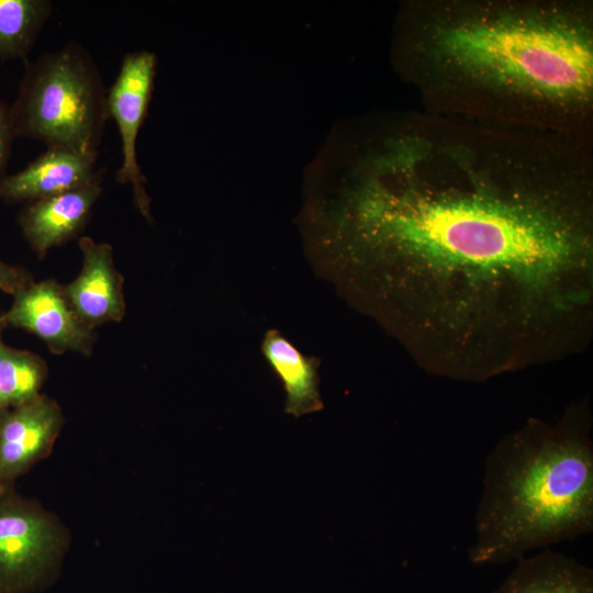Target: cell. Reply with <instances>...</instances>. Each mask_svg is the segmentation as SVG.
Here are the masks:
<instances>
[{
	"instance_id": "15",
	"label": "cell",
	"mask_w": 593,
	"mask_h": 593,
	"mask_svg": "<svg viewBox=\"0 0 593 593\" xmlns=\"http://www.w3.org/2000/svg\"><path fill=\"white\" fill-rule=\"evenodd\" d=\"M47 377L48 367L41 356L4 344L0 349V412L40 394Z\"/></svg>"
},
{
	"instance_id": "11",
	"label": "cell",
	"mask_w": 593,
	"mask_h": 593,
	"mask_svg": "<svg viewBox=\"0 0 593 593\" xmlns=\"http://www.w3.org/2000/svg\"><path fill=\"white\" fill-rule=\"evenodd\" d=\"M102 182L103 178L76 190L26 203L19 211L16 220L22 235L38 259L83 232L102 193Z\"/></svg>"
},
{
	"instance_id": "8",
	"label": "cell",
	"mask_w": 593,
	"mask_h": 593,
	"mask_svg": "<svg viewBox=\"0 0 593 593\" xmlns=\"http://www.w3.org/2000/svg\"><path fill=\"white\" fill-rule=\"evenodd\" d=\"M9 326L24 329L42 339L55 355L74 351L89 357L97 334L70 307L63 284L54 279L31 282L13 295L2 313Z\"/></svg>"
},
{
	"instance_id": "9",
	"label": "cell",
	"mask_w": 593,
	"mask_h": 593,
	"mask_svg": "<svg viewBox=\"0 0 593 593\" xmlns=\"http://www.w3.org/2000/svg\"><path fill=\"white\" fill-rule=\"evenodd\" d=\"M78 245L81 270L63 286L70 307L93 331L105 323L121 322L126 313L124 277L115 268L113 247L88 236H80Z\"/></svg>"
},
{
	"instance_id": "5",
	"label": "cell",
	"mask_w": 593,
	"mask_h": 593,
	"mask_svg": "<svg viewBox=\"0 0 593 593\" xmlns=\"http://www.w3.org/2000/svg\"><path fill=\"white\" fill-rule=\"evenodd\" d=\"M71 542L68 527L15 486L0 490V593H41L59 578Z\"/></svg>"
},
{
	"instance_id": "4",
	"label": "cell",
	"mask_w": 593,
	"mask_h": 593,
	"mask_svg": "<svg viewBox=\"0 0 593 593\" xmlns=\"http://www.w3.org/2000/svg\"><path fill=\"white\" fill-rule=\"evenodd\" d=\"M107 91L93 57L77 42L25 59L10 105L15 138L98 154L108 120Z\"/></svg>"
},
{
	"instance_id": "7",
	"label": "cell",
	"mask_w": 593,
	"mask_h": 593,
	"mask_svg": "<svg viewBox=\"0 0 593 593\" xmlns=\"http://www.w3.org/2000/svg\"><path fill=\"white\" fill-rule=\"evenodd\" d=\"M64 424L58 402L43 393L0 412V490L49 457Z\"/></svg>"
},
{
	"instance_id": "13",
	"label": "cell",
	"mask_w": 593,
	"mask_h": 593,
	"mask_svg": "<svg viewBox=\"0 0 593 593\" xmlns=\"http://www.w3.org/2000/svg\"><path fill=\"white\" fill-rule=\"evenodd\" d=\"M491 593H593V571L549 548L525 557Z\"/></svg>"
},
{
	"instance_id": "6",
	"label": "cell",
	"mask_w": 593,
	"mask_h": 593,
	"mask_svg": "<svg viewBox=\"0 0 593 593\" xmlns=\"http://www.w3.org/2000/svg\"><path fill=\"white\" fill-rule=\"evenodd\" d=\"M157 57L150 51H137L123 57L120 70L107 91L108 119H112L121 138L122 164L115 179L130 184L139 214L153 222L146 177L137 159L136 143L146 119L155 86Z\"/></svg>"
},
{
	"instance_id": "12",
	"label": "cell",
	"mask_w": 593,
	"mask_h": 593,
	"mask_svg": "<svg viewBox=\"0 0 593 593\" xmlns=\"http://www.w3.org/2000/svg\"><path fill=\"white\" fill-rule=\"evenodd\" d=\"M261 353L283 385L286 413L300 417L323 410L318 390L320 359L302 354L275 328L264 335Z\"/></svg>"
},
{
	"instance_id": "1",
	"label": "cell",
	"mask_w": 593,
	"mask_h": 593,
	"mask_svg": "<svg viewBox=\"0 0 593 593\" xmlns=\"http://www.w3.org/2000/svg\"><path fill=\"white\" fill-rule=\"evenodd\" d=\"M313 268L424 370L489 379L593 333L589 143L422 112L339 121L304 175Z\"/></svg>"
},
{
	"instance_id": "3",
	"label": "cell",
	"mask_w": 593,
	"mask_h": 593,
	"mask_svg": "<svg viewBox=\"0 0 593 593\" xmlns=\"http://www.w3.org/2000/svg\"><path fill=\"white\" fill-rule=\"evenodd\" d=\"M588 400L549 423L528 418L503 436L484 465L469 560L519 561L593 530V439Z\"/></svg>"
},
{
	"instance_id": "14",
	"label": "cell",
	"mask_w": 593,
	"mask_h": 593,
	"mask_svg": "<svg viewBox=\"0 0 593 593\" xmlns=\"http://www.w3.org/2000/svg\"><path fill=\"white\" fill-rule=\"evenodd\" d=\"M52 10L48 0H0V59H27Z\"/></svg>"
},
{
	"instance_id": "16",
	"label": "cell",
	"mask_w": 593,
	"mask_h": 593,
	"mask_svg": "<svg viewBox=\"0 0 593 593\" xmlns=\"http://www.w3.org/2000/svg\"><path fill=\"white\" fill-rule=\"evenodd\" d=\"M14 138L10 119V105L0 99V188L8 177L7 168Z\"/></svg>"
},
{
	"instance_id": "10",
	"label": "cell",
	"mask_w": 593,
	"mask_h": 593,
	"mask_svg": "<svg viewBox=\"0 0 593 593\" xmlns=\"http://www.w3.org/2000/svg\"><path fill=\"white\" fill-rule=\"evenodd\" d=\"M98 154H85L49 146L25 168L8 175L0 199L9 203H31L76 190L103 178L97 169Z\"/></svg>"
},
{
	"instance_id": "2",
	"label": "cell",
	"mask_w": 593,
	"mask_h": 593,
	"mask_svg": "<svg viewBox=\"0 0 593 593\" xmlns=\"http://www.w3.org/2000/svg\"><path fill=\"white\" fill-rule=\"evenodd\" d=\"M392 51L425 111L582 138L589 128L592 4L411 2L398 14Z\"/></svg>"
},
{
	"instance_id": "17",
	"label": "cell",
	"mask_w": 593,
	"mask_h": 593,
	"mask_svg": "<svg viewBox=\"0 0 593 593\" xmlns=\"http://www.w3.org/2000/svg\"><path fill=\"white\" fill-rule=\"evenodd\" d=\"M33 281V275L26 268L0 259V291L14 295Z\"/></svg>"
},
{
	"instance_id": "18",
	"label": "cell",
	"mask_w": 593,
	"mask_h": 593,
	"mask_svg": "<svg viewBox=\"0 0 593 593\" xmlns=\"http://www.w3.org/2000/svg\"><path fill=\"white\" fill-rule=\"evenodd\" d=\"M7 327H8V325H7L5 321H4L3 315L1 314L0 315V349L4 345V343L2 342V333Z\"/></svg>"
}]
</instances>
